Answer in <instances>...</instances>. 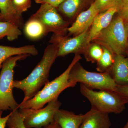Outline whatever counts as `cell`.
<instances>
[{
  "mask_svg": "<svg viewBox=\"0 0 128 128\" xmlns=\"http://www.w3.org/2000/svg\"><path fill=\"white\" fill-rule=\"evenodd\" d=\"M58 53L57 46L50 44L44 50L41 61L30 74L23 80H14V88L20 89L24 92V98L22 102L33 97L49 81L50 70L58 57Z\"/></svg>",
  "mask_w": 128,
  "mask_h": 128,
  "instance_id": "6da1fadb",
  "label": "cell"
},
{
  "mask_svg": "<svg viewBox=\"0 0 128 128\" xmlns=\"http://www.w3.org/2000/svg\"><path fill=\"white\" fill-rule=\"evenodd\" d=\"M80 55L76 54L67 69L60 76L44 85L43 89L28 100L22 102L20 104V109H38L43 108L47 104L58 98L60 94L67 88L76 86L69 82L70 72L73 66L82 59Z\"/></svg>",
  "mask_w": 128,
  "mask_h": 128,
  "instance_id": "7a4b0ae2",
  "label": "cell"
},
{
  "mask_svg": "<svg viewBox=\"0 0 128 128\" xmlns=\"http://www.w3.org/2000/svg\"><path fill=\"white\" fill-rule=\"evenodd\" d=\"M128 39L124 22L117 14L108 26L101 31L91 42L106 48L114 56L126 57Z\"/></svg>",
  "mask_w": 128,
  "mask_h": 128,
  "instance_id": "3957f363",
  "label": "cell"
},
{
  "mask_svg": "<svg viewBox=\"0 0 128 128\" xmlns=\"http://www.w3.org/2000/svg\"><path fill=\"white\" fill-rule=\"evenodd\" d=\"M30 56L22 54L12 56L2 64L0 74V112L19 109L20 104L16 102L13 94L14 69L18 61Z\"/></svg>",
  "mask_w": 128,
  "mask_h": 128,
  "instance_id": "277c9868",
  "label": "cell"
},
{
  "mask_svg": "<svg viewBox=\"0 0 128 128\" xmlns=\"http://www.w3.org/2000/svg\"><path fill=\"white\" fill-rule=\"evenodd\" d=\"M81 94L87 98L92 108L99 112L109 114H120L125 109L126 104L122 98L114 91H96L80 84Z\"/></svg>",
  "mask_w": 128,
  "mask_h": 128,
  "instance_id": "5b68a950",
  "label": "cell"
},
{
  "mask_svg": "<svg viewBox=\"0 0 128 128\" xmlns=\"http://www.w3.org/2000/svg\"><path fill=\"white\" fill-rule=\"evenodd\" d=\"M80 61L74 65L70 72V82L76 85L79 82L93 90L114 91L117 85L108 73L88 71L81 65Z\"/></svg>",
  "mask_w": 128,
  "mask_h": 128,
  "instance_id": "8992f818",
  "label": "cell"
},
{
  "mask_svg": "<svg viewBox=\"0 0 128 128\" xmlns=\"http://www.w3.org/2000/svg\"><path fill=\"white\" fill-rule=\"evenodd\" d=\"M62 103L57 99L48 103L44 108L38 109H20L27 128H43L54 121L56 112L60 109Z\"/></svg>",
  "mask_w": 128,
  "mask_h": 128,
  "instance_id": "52a82bcc",
  "label": "cell"
},
{
  "mask_svg": "<svg viewBox=\"0 0 128 128\" xmlns=\"http://www.w3.org/2000/svg\"><path fill=\"white\" fill-rule=\"evenodd\" d=\"M90 28L73 38L54 34L50 42L57 46L58 57H64L70 54H84L88 47Z\"/></svg>",
  "mask_w": 128,
  "mask_h": 128,
  "instance_id": "ba28073f",
  "label": "cell"
},
{
  "mask_svg": "<svg viewBox=\"0 0 128 128\" xmlns=\"http://www.w3.org/2000/svg\"><path fill=\"white\" fill-rule=\"evenodd\" d=\"M39 20L48 33L66 36L70 23L59 14L57 8L47 4H42L36 13L32 16Z\"/></svg>",
  "mask_w": 128,
  "mask_h": 128,
  "instance_id": "9c48e42d",
  "label": "cell"
},
{
  "mask_svg": "<svg viewBox=\"0 0 128 128\" xmlns=\"http://www.w3.org/2000/svg\"><path fill=\"white\" fill-rule=\"evenodd\" d=\"M99 13V10L93 2L88 9L77 16L72 25L68 28V36H76L89 29L95 17Z\"/></svg>",
  "mask_w": 128,
  "mask_h": 128,
  "instance_id": "30bf717a",
  "label": "cell"
},
{
  "mask_svg": "<svg viewBox=\"0 0 128 128\" xmlns=\"http://www.w3.org/2000/svg\"><path fill=\"white\" fill-rule=\"evenodd\" d=\"M108 73L117 86L128 85V58L115 55L113 64Z\"/></svg>",
  "mask_w": 128,
  "mask_h": 128,
  "instance_id": "8fae6325",
  "label": "cell"
},
{
  "mask_svg": "<svg viewBox=\"0 0 128 128\" xmlns=\"http://www.w3.org/2000/svg\"><path fill=\"white\" fill-rule=\"evenodd\" d=\"M96 0H65L57 10L68 18L70 23L77 17L83 10L89 7Z\"/></svg>",
  "mask_w": 128,
  "mask_h": 128,
  "instance_id": "7c38bea8",
  "label": "cell"
},
{
  "mask_svg": "<svg viewBox=\"0 0 128 128\" xmlns=\"http://www.w3.org/2000/svg\"><path fill=\"white\" fill-rule=\"evenodd\" d=\"M121 8L118 6L112 8L102 12L98 13L94 18L90 28L89 38V43L104 29L108 26L114 17L117 14Z\"/></svg>",
  "mask_w": 128,
  "mask_h": 128,
  "instance_id": "4fadbf2b",
  "label": "cell"
},
{
  "mask_svg": "<svg viewBox=\"0 0 128 128\" xmlns=\"http://www.w3.org/2000/svg\"><path fill=\"white\" fill-rule=\"evenodd\" d=\"M108 114L92 108L85 114L80 128H110L112 124Z\"/></svg>",
  "mask_w": 128,
  "mask_h": 128,
  "instance_id": "5bb4252c",
  "label": "cell"
},
{
  "mask_svg": "<svg viewBox=\"0 0 128 128\" xmlns=\"http://www.w3.org/2000/svg\"><path fill=\"white\" fill-rule=\"evenodd\" d=\"M85 114H76L73 112L64 110L57 111L54 121L61 128H80Z\"/></svg>",
  "mask_w": 128,
  "mask_h": 128,
  "instance_id": "9a60e30c",
  "label": "cell"
},
{
  "mask_svg": "<svg viewBox=\"0 0 128 128\" xmlns=\"http://www.w3.org/2000/svg\"><path fill=\"white\" fill-rule=\"evenodd\" d=\"M38 54V51L34 45H27L19 48L0 45V69L2 68L3 63L12 56L22 54L35 56Z\"/></svg>",
  "mask_w": 128,
  "mask_h": 128,
  "instance_id": "2e32d148",
  "label": "cell"
},
{
  "mask_svg": "<svg viewBox=\"0 0 128 128\" xmlns=\"http://www.w3.org/2000/svg\"><path fill=\"white\" fill-rule=\"evenodd\" d=\"M0 12L5 21L14 24L20 29L23 27L24 21L22 16L16 12L12 0H0Z\"/></svg>",
  "mask_w": 128,
  "mask_h": 128,
  "instance_id": "e0dca14e",
  "label": "cell"
},
{
  "mask_svg": "<svg viewBox=\"0 0 128 128\" xmlns=\"http://www.w3.org/2000/svg\"><path fill=\"white\" fill-rule=\"evenodd\" d=\"M24 30L26 36L33 40L40 39L48 33L43 24L32 16L24 25Z\"/></svg>",
  "mask_w": 128,
  "mask_h": 128,
  "instance_id": "ac0fdd59",
  "label": "cell"
},
{
  "mask_svg": "<svg viewBox=\"0 0 128 128\" xmlns=\"http://www.w3.org/2000/svg\"><path fill=\"white\" fill-rule=\"evenodd\" d=\"M22 34L20 28L16 24L7 21H0V39L7 37L9 41H13Z\"/></svg>",
  "mask_w": 128,
  "mask_h": 128,
  "instance_id": "d6986e66",
  "label": "cell"
},
{
  "mask_svg": "<svg viewBox=\"0 0 128 128\" xmlns=\"http://www.w3.org/2000/svg\"><path fill=\"white\" fill-rule=\"evenodd\" d=\"M102 57L97 63L96 70L100 73H108L114 62V56L104 47Z\"/></svg>",
  "mask_w": 128,
  "mask_h": 128,
  "instance_id": "ffe728a7",
  "label": "cell"
},
{
  "mask_svg": "<svg viewBox=\"0 0 128 128\" xmlns=\"http://www.w3.org/2000/svg\"><path fill=\"white\" fill-rule=\"evenodd\" d=\"M103 53V48L102 46L96 43L91 42L83 55L86 61L94 64L98 62Z\"/></svg>",
  "mask_w": 128,
  "mask_h": 128,
  "instance_id": "44dd1931",
  "label": "cell"
},
{
  "mask_svg": "<svg viewBox=\"0 0 128 128\" xmlns=\"http://www.w3.org/2000/svg\"><path fill=\"white\" fill-rule=\"evenodd\" d=\"M8 120L6 125L9 128H27L24 123L23 117L18 109L12 111Z\"/></svg>",
  "mask_w": 128,
  "mask_h": 128,
  "instance_id": "7402d4cb",
  "label": "cell"
},
{
  "mask_svg": "<svg viewBox=\"0 0 128 128\" xmlns=\"http://www.w3.org/2000/svg\"><path fill=\"white\" fill-rule=\"evenodd\" d=\"M123 0H96L94 3L100 13L115 6L121 8L122 5Z\"/></svg>",
  "mask_w": 128,
  "mask_h": 128,
  "instance_id": "603a6c76",
  "label": "cell"
},
{
  "mask_svg": "<svg viewBox=\"0 0 128 128\" xmlns=\"http://www.w3.org/2000/svg\"><path fill=\"white\" fill-rule=\"evenodd\" d=\"M12 2L16 12L22 16L32 6L31 0H12Z\"/></svg>",
  "mask_w": 128,
  "mask_h": 128,
  "instance_id": "cb8c5ba5",
  "label": "cell"
},
{
  "mask_svg": "<svg viewBox=\"0 0 128 128\" xmlns=\"http://www.w3.org/2000/svg\"><path fill=\"white\" fill-rule=\"evenodd\" d=\"M114 91L122 98L126 104H128V85L117 86Z\"/></svg>",
  "mask_w": 128,
  "mask_h": 128,
  "instance_id": "d4e9b609",
  "label": "cell"
},
{
  "mask_svg": "<svg viewBox=\"0 0 128 128\" xmlns=\"http://www.w3.org/2000/svg\"><path fill=\"white\" fill-rule=\"evenodd\" d=\"M122 18L124 23L128 22V3L122 4L117 13Z\"/></svg>",
  "mask_w": 128,
  "mask_h": 128,
  "instance_id": "484cf974",
  "label": "cell"
},
{
  "mask_svg": "<svg viewBox=\"0 0 128 128\" xmlns=\"http://www.w3.org/2000/svg\"><path fill=\"white\" fill-rule=\"evenodd\" d=\"M65 0H35V2L38 4H47L52 6L53 7L58 8L60 5Z\"/></svg>",
  "mask_w": 128,
  "mask_h": 128,
  "instance_id": "4316f807",
  "label": "cell"
},
{
  "mask_svg": "<svg viewBox=\"0 0 128 128\" xmlns=\"http://www.w3.org/2000/svg\"><path fill=\"white\" fill-rule=\"evenodd\" d=\"M2 111L0 112V128H6L8 120L9 118L10 114L4 117H2Z\"/></svg>",
  "mask_w": 128,
  "mask_h": 128,
  "instance_id": "83f0119b",
  "label": "cell"
},
{
  "mask_svg": "<svg viewBox=\"0 0 128 128\" xmlns=\"http://www.w3.org/2000/svg\"><path fill=\"white\" fill-rule=\"evenodd\" d=\"M43 128H61L57 122L54 121L48 125L44 127Z\"/></svg>",
  "mask_w": 128,
  "mask_h": 128,
  "instance_id": "f1b7e54d",
  "label": "cell"
},
{
  "mask_svg": "<svg viewBox=\"0 0 128 128\" xmlns=\"http://www.w3.org/2000/svg\"><path fill=\"white\" fill-rule=\"evenodd\" d=\"M124 24H125V28H126V32H127L128 36V23H124Z\"/></svg>",
  "mask_w": 128,
  "mask_h": 128,
  "instance_id": "f546056e",
  "label": "cell"
},
{
  "mask_svg": "<svg viewBox=\"0 0 128 128\" xmlns=\"http://www.w3.org/2000/svg\"><path fill=\"white\" fill-rule=\"evenodd\" d=\"M126 56L128 58V43H127V47H126Z\"/></svg>",
  "mask_w": 128,
  "mask_h": 128,
  "instance_id": "4dcf8cb0",
  "label": "cell"
},
{
  "mask_svg": "<svg viewBox=\"0 0 128 128\" xmlns=\"http://www.w3.org/2000/svg\"><path fill=\"white\" fill-rule=\"evenodd\" d=\"M122 128H128V121H127V123H126V124L124 125V126Z\"/></svg>",
  "mask_w": 128,
  "mask_h": 128,
  "instance_id": "1f68e13d",
  "label": "cell"
},
{
  "mask_svg": "<svg viewBox=\"0 0 128 128\" xmlns=\"http://www.w3.org/2000/svg\"><path fill=\"white\" fill-rule=\"evenodd\" d=\"M127 3H128V0H123L122 4H127Z\"/></svg>",
  "mask_w": 128,
  "mask_h": 128,
  "instance_id": "d6a6232c",
  "label": "cell"
}]
</instances>
